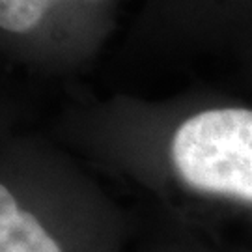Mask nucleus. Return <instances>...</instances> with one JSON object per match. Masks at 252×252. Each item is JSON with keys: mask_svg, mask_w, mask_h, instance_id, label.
Returning a JSON list of instances; mask_svg holds the SVG:
<instances>
[{"mask_svg": "<svg viewBox=\"0 0 252 252\" xmlns=\"http://www.w3.org/2000/svg\"><path fill=\"white\" fill-rule=\"evenodd\" d=\"M56 0H0V27L13 34H25L39 25Z\"/></svg>", "mask_w": 252, "mask_h": 252, "instance_id": "7ed1b4c3", "label": "nucleus"}, {"mask_svg": "<svg viewBox=\"0 0 252 252\" xmlns=\"http://www.w3.org/2000/svg\"><path fill=\"white\" fill-rule=\"evenodd\" d=\"M0 252H62L36 217L19 207L8 187H0Z\"/></svg>", "mask_w": 252, "mask_h": 252, "instance_id": "f03ea898", "label": "nucleus"}, {"mask_svg": "<svg viewBox=\"0 0 252 252\" xmlns=\"http://www.w3.org/2000/svg\"><path fill=\"white\" fill-rule=\"evenodd\" d=\"M172 164L189 187L252 204V110L213 108L183 122Z\"/></svg>", "mask_w": 252, "mask_h": 252, "instance_id": "f257e3e1", "label": "nucleus"}]
</instances>
